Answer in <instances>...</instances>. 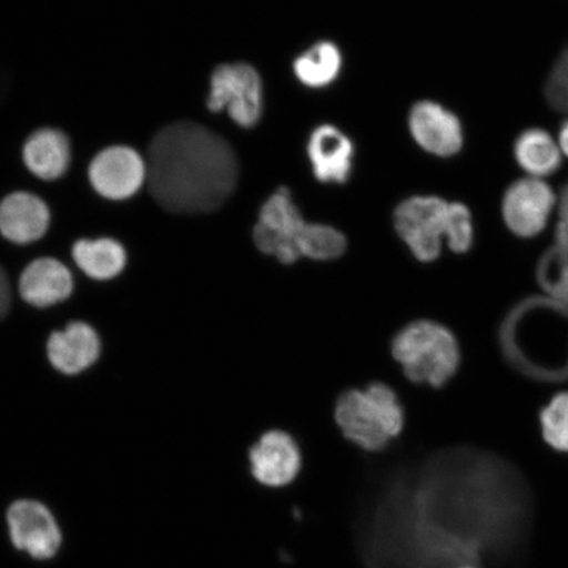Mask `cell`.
Returning <instances> with one entry per match:
<instances>
[{
    "instance_id": "obj_1",
    "label": "cell",
    "mask_w": 568,
    "mask_h": 568,
    "mask_svg": "<svg viewBox=\"0 0 568 568\" xmlns=\"http://www.w3.org/2000/svg\"><path fill=\"white\" fill-rule=\"evenodd\" d=\"M146 169L154 201L181 215L216 211L239 181V161L230 142L189 120L163 126L155 134Z\"/></svg>"
},
{
    "instance_id": "obj_2",
    "label": "cell",
    "mask_w": 568,
    "mask_h": 568,
    "mask_svg": "<svg viewBox=\"0 0 568 568\" xmlns=\"http://www.w3.org/2000/svg\"><path fill=\"white\" fill-rule=\"evenodd\" d=\"M253 239L262 253L273 255L283 265H293L302 257L337 260L347 246L344 234L333 226L305 222L287 189H280L267 199Z\"/></svg>"
},
{
    "instance_id": "obj_3",
    "label": "cell",
    "mask_w": 568,
    "mask_h": 568,
    "mask_svg": "<svg viewBox=\"0 0 568 568\" xmlns=\"http://www.w3.org/2000/svg\"><path fill=\"white\" fill-rule=\"evenodd\" d=\"M397 234L420 262L436 261L446 240L450 251L464 254L474 243L470 210L462 203H447L437 196L407 199L394 212Z\"/></svg>"
},
{
    "instance_id": "obj_4",
    "label": "cell",
    "mask_w": 568,
    "mask_h": 568,
    "mask_svg": "<svg viewBox=\"0 0 568 568\" xmlns=\"http://www.w3.org/2000/svg\"><path fill=\"white\" fill-rule=\"evenodd\" d=\"M335 417L347 442L373 454L385 452L406 423L399 396L381 382L345 390L337 399Z\"/></svg>"
},
{
    "instance_id": "obj_5",
    "label": "cell",
    "mask_w": 568,
    "mask_h": 568,
    "mask_svg": "<svg viewBox=\"0 0 568 568\" xmlns=\"http://www.w3.org/2000/svg\"><path fill=\"white\" fill-rule=\"evenodd\" d=\"M390 353L410 382L442 388L460 365L458 339L445 325L417 320L396 333Z\"/></svg>"
},
{
    "instance_id": "obj_6",
    "label": "cell",
    "mask_w": 568,
    "mask_h": 568,
    "mask_svg": "<svg viewBox=\"0 0 568 568\" xmlns=\"http://www.w3.org/2000/svg\"><path fill=\"white\" fill-rule=\"evenodd\" d=\"M209 110H226L234 123L252 128L260 122L264 109L261 77L247 63L222 65L213 71Z\"/></svg>"
},
{
    "instance_id": "obj_7",
    "label": "cell",
    "mask_w": 568,
    "mask_h": 568,
    "mask_svg": "<svg viewBox=\"0 0 568 568\" xmlns=\"http://www.w3.org/2000/svg\"><path fill=\"white\" fill-rule=\"evenodd\" d=\"M303 450L287 432L268 430L247 452L248 470L262 487L293 485L303 468Z\"/></svg>"
},
{
    "instance_id": "obj_8",
    "label": "cell",
    "mask_w": 568,
    "mask_h": 568,
    "mask_svg": "<svg viewBox=\"0 0 568 568\" xmlns=\"http://www.w3.org/2000/svg\"><path fill=\"white\" fill-rule=\"evenodd\" d=\"M146 176V162L130 146L104 149L89 168L92 187L111 201H124L136 194Z\"/></svg>"
},
{
    "instance_id": "obj_9",
    "label": "cell",
    "mask_w": 568,
    "mask_h": 568,
    "mask_svg": "<svg viewBox=\"0 0 568 568\" xmlns=\"http://www.w3.org/2000/svg\"><path fill=\"white\" fill-rule=\"evenodd\" d=\"M557 197L548 183L528 178L507 190L503 201V216L516 236L530 239L545 230Z\"/></svg>"
},
{
    "instance_id": "obj_10",
    "label": "cell",
    "mask_w": 568,
    "mask_h": 568,
    "mask_svg": "<svg viewBox=\"0 0 568 568\" xmlns=\"http://www.w3.org/2000/svg\"><path fill=\"white\" fill-rule=\"evenodd\" d=\"M13 545L36 559L55 556L61 546V531L51 510L41 503L20 500L7 514Z\"/></svg>"
},
{
    "instance_id": "obj_11",
    "label": "cell",
    "mask_w": 568,
    "mask_h": 568,
    "mask_svg": "<svg viewBox=\"0 0 568 568\" xmlns=\"http://www.w3.org/2000/svg\"><path fill=\"white\" fill-rule=\"evenodd\" d=\"M409 128L417 144L439 158L457 154L464 144L458 118L437 103H417L410 111Z\"/></svg>"
},
{
    "instance_id": "obj_12",
    "label": "cell",
    "mask_w": 568,
    "mask_h": 568,
    "mask_svg": "<svg viewBox=\"0 0 568 568\" xmlns=\"http://www.w3.org/2000/svg\"><path fill=\"white\" fill-rule=\"evenodd\" d=\"M51 213L44 201L30 193H13L0 203V233L16 244H31L48 231Z\"/></svg>"
},
{
    "instance_id": "obj_13",
    "label": "cell",
    "mask_w": 568,
    "mask_h": 568,
    "mask_svg": "<svg viewBox=\"0 0 568 568\" xmlns=\"http://www.w3.org/2000/svg\"><path fill=\"white\" fill-rule=\"evenodd\" d=\"M308 155L320 182L345 183L352 172L353 145L333 125H322L312 133Z\"/></svg>"
},
{
    "instance_id": "obj_14",
    "label": "cell",
    "mask_w": 568,
    "mask_h": 568,
    "mask_svg": "<svg viewBox=\"0 0 568 568\" xmlns=\"http://www.w3.org/2000/svg\"><path fill=\"white\" fill-rule=\"evenodd\" d=\"M73 278L65 265L53 258H40L28 265L20 276L19 293L34 307H51L68 300Z\"/></svg>"
},
{
    "instance_id": "obj_15",
    "label": "cell",
    "mask_w": 568,
    "mask_h": 568,
    "mask_svg": "<svg viewBox=\"0 0 568 568\" xmlns=\"http://www.w3.org/2000/svg\"><path fill=\"white\" fill-rule=\"evenodd\" d=\"M101 344L94 329L84 323H73L65 331L55 332L48 341V357L63 374L87 371L98 358Z\"/></svg>"
},
{
    "instance_id": "obj_16",
    "label": "cell",
    "mask_w": 568,
    "mask_h": 568,
    "mask_svg": "<svg viewBox=\"0 0 568 568\" xmlns=\"http://www.w3.org/2000/svg\"><path fill=\"white\" fill-rule=\"evenodd\" d=\"M23 159L28 170L40 180H59L69 168L70 142L61 131L44 128L27 140Z\"/></svg>"
},
{
    "instance_id": "obj_17",
    "label": "cell",
    "mask_w": 568,
    "mask_h": 568,
    "mask_svg": "<svg viewBox=\"0 0 568 568\" xmlns=\"http://www.w3.org/2000/svg\"><path fill=\"white\" fill-rule=\"evenodd\" d=\"M73 257L84 274L98 281L115 278L126 264L124 247L110 239L78 241Z\"/></svg>"
},
{
    "instance_id": "obj_18",
    "label": "cell",
    "mask_w": 568,
    "mask_h": 568,
    "mask_svg": "<svg viewBox=\"0 0 568 568\" xmlns=\"http://www.w3.org/2000/svg\"><path fill=\"white\" fill-rule=\"evenodd\" d=\"M515 155L525 172L536 176L551 175L560 166L559 149L548 132L531 128L517 138Z\"/></svg>"
},
{
    "instance_id": "obj_19",
    "label": "cell",
    "mask_w": 568,
    "mask_h": 568,
    "mask_svg": "<svg viewBox=\"0 0 568 568\" xmlns=\"http://www.w3.org/2000/svg\"><path fill=\"white\" fill-rule=\"evenodd\" d=\"M341 63L338 48L332 42H320L294 63L295 74L310 88H324L336 80Z\"/></svg>"
},
{
    "instance_id": "obj_20",
    "label": "cell",
    "mask_w": 568,
    "mask_h": 568,
    "mask_svg": "<svg viewBox=\"0 0 568 568\" xmlns=\"http://www.w3.org/2000/svg\"><path fill=\"white\" fill-rule=\"evenodd\" d=\"M539 418L546 445L554 453L568 456V393L554 396Z\"/></svg>"
},
{
    "instance_id": "obj_21",
    "label": "cell",
    "mask_w": 568,
    "mask_h": 568,
    "mask_svg": "<svg viewBox=\"0 0 568 568\" xmlns=\"http://www.w3.org/2000/svg\"><path fill=\"white\" fill-rule=\"evenodd\" d=\"M546 97L554 109L568 113V48L551 71Z\"/></svg>"
},
{
    "instance_id": "obj_22",
    "label": "cell",
    "mask_w": 568,
    "mask_h": 568,
    "mask_svg": "<svg viewBox=\"0 0 568 568\" xmlns=\"http://www.w3.org/2000/svg\"><path fill=\"white\" fill-rule=\"evenodd\" d=\"M559 211L560 222L557 229V244L554 247L568 260V184L564 190L562 197H560Z\"/></svg>"
},
{
    "instance_id": "obj_23",
    "label": "cell",
    "mask_w": 568,
    "mask_h": 568,
    "mask_svg": "<svg viewBox=\"0 0 568 568\" xmlns=\"http://www.w3.org/2000/svg\"><path fill=\"white\" fill-rule=\"evenodd\" d=\"M11 304L10 282L7 278L4 270L0 267V318L7 315Z\"/></svg>"
},
{
    "instance_id": "obj_24",
    "label": "cell",
    "mask_w": 568,
    "mask_h": 568,
    "mask_svg": "<svg viewBox=\"0 0 568 568\" xmlns=\"http://www.w3.org/2000/svg\"><path fill=\"white\" fill-rule=\"evenodd\" d=\"M559 144L562 148V151L566 155H568V120L560 125L559 130Z\"/></svg>"
},
{
    "instance_id": "obj_25",
    "label": "cell",
    "mask_w": 568,
    "mask_h": 568,
    "mask_svg": "<svg viewBox=\"0 0 568 568\" xmlns=\"http://www.w3.org/2000/svg\"><path fill=\"white\" fill-rule=\"evenodd\" d=\"M458 568H477V567H473V566H462V567H458Z\"/></svg>"
}]
</instances>
